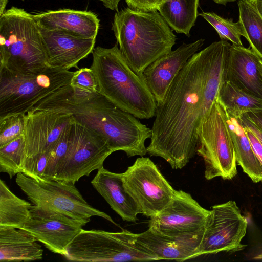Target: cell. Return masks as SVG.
Listing matches in <instances>:
<instances>
[{
    "label": "cell",
    "instance_id": "obj_1",
    "mask_svg": "<svg viewBox=\"0 0 262 262\" xmlns=\"http://www.w3.org/2000/svg\"><path fill=\"white\" fill-rule=\"evenodd\" d=\"M230 46L221 40L193 54L157 104L147 151L172 169H182L196 154L201 126L225 80Z\"/></svg>",
    "mask_w": 262,
    "mask_h": 262
},
{
    "label": "cell",
    "instance_id": "obj_2",
    "mask_svg": "<svg viewBox=\"0 0 262 262\" xmlns=\"http://www.w3.org/2000/svg\"><path fill=\"white\" fill-rule=\"evenodd\" d=\"M32 109L71 114L76 121L104 137L114 152L122 150L129 157L147 153L145 142L151 138V129L98 91L84 92L69 85L43 98Z\"/></svg>",
    "mask_w": 262,
    "mask_h": 262
},
{
    "label": "cell",
    "instance_id": "obj_3",
    "mask_svg": "<svg viewBox=\"0 0 262 262\" xmlns=\"http://www.w3.org/2000/svg\"><path fill=\"white\" fill-rule=\"evenodd\" d=\"M91 66L98 91L119 107L137 118L155 117L157 103L143 76L125 59L117 42L113 47L95 48Z\"/></svg>",
    "mask_w": 262,
    "mask_h": 262
},
{
    "label": "cell",
    "instance_id": "obj_4",
    "mask_svg": "<svg viewBox=\"0 0 262 262\" xmlns=\"http://www.w3.org/2000/svg\"><path fill=\"white\" fill-rule=\"evenodd\" d=\"M112 30L122 55L142 76L149 65L172 51L176 41L172 30L157 11L122 9L114 15Z\"/></svg>",
    "mask_w": 262,
    "mask_h": 262
},
{
    "label": "cell",
    "instance_id": "obj_5",
    "mask_svg": "<svg viewBox=\"0 0 262 262\" xmlns=\"http://www.w3.org/2000/svg\"><path fill=\"white\" fill-rule=\"evenodd\" d=\"M49 67L33 14L13 6L0 15V69L34 75Z\"/></svg>",
    "mask_w": 262,
    "mask_h": 262
},
{
    "label": "cell",
    "instance_id": "obj_6",
    "mask_svg": "<svg viewBox=\"0 0 262 262\" xmlns=\"http://www.w3.org/2000/svg\"><path fill=\"white\" fill-rule=\"evenodd\" d=\"M73 72L48 67L34 75L0 69V120L25 114L40 100L70 84Z\"/></svg>",
    "mask_w": 262,
    "mask_h": 262
},
{
    "label": "cell",
    "instance_id": "obj_7",
    "mask_svg": "<svg viewBox=\"0 0 262 262\" xmlns=\"http://www.w3.org/2000/svg\"><path fill=\"white\" fill-rule=\"evenodd\" d=\"M64 257L68 260L107 262L156 260L136 241V233L82 229L69 245Z\"/></svg>",
    "mask_w": 262,
    "mask_h": 262
},
{
    "label": "cell",
    "instance_id": "obj_8",
    "mask_svg": "<svg viewBox=\"0 0 262 262\" xmlns=\"http://www.w3.org/2000/svg\"><path fill=\"white\" fill-rule=\"evenodd\" d=\"M196 154L204 162L206 179L231 180L237 173V162L223 106L215 101L203 122Z\"/></svg>",
    "mask_w": 262,
    "mask_h": 262
},
{
    "label": "cell",
    "instance_id": "obj_9",
    "mask_svg": "<svg viewBox=\"0 0 262 262\" xmlns=\"http://www.w3.org/2000/svg\"><path fill=\"white\" fill-rule=\"evenodd\" d=\"M15 182L36 206L87 223L91 217L99 216L117 225L110 215L89 205L74 183L55 179L37 181L23 173L17 174Z\"/></svg>",
    "mask_w": 262,
    "mask_h": 262
},
{
    "label": "cell",
    "instance_id": "obj_10",
    "mask_svg": "<svg viewBox=\"0 0 262 262\" xmlns=\"http://www.w3.org/2000/svg\"><path fill=\"white\" fill-rule=\"evenodd\" d=\"M113 152L104 137L75 120L70 128L67 154L54 179L75 184L103 167L104 160Z\"/></svg>",
    "mask_w": 262,
    "mask_h": 262
},
{
    "label": "cell",
    "instance_id": "obj_11",
    "mask_svg": "<svg viewBox=\"0 0 262 262\" xmlns=\"http://www.w3.org/2000/svg\"><path fill=\"white\" fill-rule=\"evenodd\" d=\"M123 185L140 214L152 217L170 202L174 190L148 157L138 158L122 173Z\"/></svg>",
    "mask_w": 262,
    "mask_h": 262
},
{
    "label": "cell",
    "instance_id": "obj_12",
    "mask_svg": "<svg viewBox=\"0 0 262 262\" xmlns=\"http://www.w3.org/2000/svg\"><path fill=\"white\" fill-rule=\"evenodd\" d=\"M210 213L190 194L175 190L169 204L150 217L148 228L172 238L200 243Z\"/></svg>",
    "mask_w": 262,
    "mask_h": 262
},
{
    "label": "cell",
    "instance_id": "obj_13",
    "mask_svg": "<svg viewBox=\"0 0 262 262\" xmlns=\"http://www.w3.org/2000/svg\"><path fill=\"white\" fill-rule=\"evenodd\" d=\"M248 220L234 201L211 207L198 249V256L243 250Z\"/></svg>",
    "mask_w": 262,
    "mask_h": 262
},
{
    "label": "cell",
    "instance_id": "obj_14",
    "mask_svg": "<svg viewBox=\"0 0 262 262\" xmlns=\"http://www.w3.org/2000/svg\"><path fill=\"white\" fill-rule=\"evenodd\" d=\"M31 218L22 229L34 236L51 252L64 256L67 248L87 223L34 205Z\"/></svg>",
    "mask_w": 262,
    "mask_h": 262
},
{
    "label": "cell",
    "instance_id": "obj_15",
    "mask_svg": "<svg viewBox=\"0 0 262 262\" xmlns=\"http://www.w3.org/2000/svg\"><path fill=\"white\" fill-rule=\"evenodd\" d=\"M70 113L32 109L25 114L27 157L50 154L75 121Z\"/></svg>",
    "mask_w": 262,
    "mask_h": 262
},
{
    "label": "cell",
    "instance_id": "obj_16",
    "mask_svg": "<svg viewBox=\"0 0 262 262\" xmlns=\"http://www.w3.org/2000/svg\"><path fill=\"white\" fill-rule=\"evenodd\" d=\"M38 27L50 67L79 70V61L92 53L95 48L96 38L79 37L62 31Z\"/></svg>",
    "mask_w": 262,
    "mask_h": 262
},
{
    "label": "cell",
    "instance_id": "obj_17",
    "mask_svg": "<svg viewBox=\"0 0 262 262\" xmlns=\"http://www.w3.org/2000/svg\"><path fill=\"white\" fill-rule=\"evenodd\" d=\"M204 42L203 39L190 43L184 42L144 70L142 76L157 104L163 101L174 77L188 59L201 48Z\"/></svg>",
    "mask_w": 262,
    "mask_h": 262
},
{
    "label": "cell",
    "instance_id": "obj_18",
    "mask_svg": "<svg viewBox=\"0 0 262 262\" xmlns=\"http://www.w3.org/2000/svg\"><path fill=\"white\" fill-rule=\"evenodd\" d=\"M260 58L251 49L232 44L225 71L227 80L245 93L262 100V75L258 69Z\"/></svg>",
    "mask_w": 262,
    "mask_h": 262
},
{
    "label": "cell",
    "instance_id": "obj_19",
    "mask_svg": "<svg viewBox=\"0 0 262 262\" xmlns=\"http://www.w3.org/2000/svg\"><path fill=\"white\" fill-rule=\"evenodd\" d=\"M37 25L84 38H96L100 26L97 15L88 11L60 9L33 14Z\"/></svg>",
    "mask_w": 262,
    "mask_h": 262
},
{
    "label": "cell",
    "instance_id": "obj_20",
    "mask_svg": "<svg viewBox=\"0 0 262 262\" xmlns=\"http://www.w3.org/2000/svg\"><path fill=\"white\" fill-rule=\"evenodd\" d=\"M91 184L123 221L135 222L137 220L140 211L124 187L122 173L111 172L103 167L98 170Z\"/></svg>",
    "mask_w": 262,
    "mask_h": 262
},
{
    "label": "cell",
    "instance_id": "obj_21",
    "mask_svg": "<svg viewBox=\"0 0 262 262\" xmlns=\"http://www.w3.org/2000/svg\"><path fill=\"white\" fill-rule=\"evenodd\" d=\"M136 241L157 260L183 261L198 257L200 243L172 238L149 228L143 232L136 233Z\"/></svg>",
    "mask_w": 262,
    "mask_h": 262
},
{
    "label": "cell",
    "instance_id": "obj_22",
    "mask_svg": "<svg viewBox=\"0 0 262 262\" xmlns=\"http://www.w3.org/2000/svg\"><path fill=\"white\" fill-rule=\"evenodd\" d=\"M34 236L23 229L0 226V260L41 259L43 251Z\"/></svg>",
    "mask_w": 262,
    "mask_h": 262
},
{
    "label": "cell",
    "instance_id": "obj_23",
    "mask_svg": "<svg viewBox=\"0 0 262 262\" xmlns=\"http://www.w3.org/2000/svg\"><path fill=\"white\" fill-rule=\"evenodd\" d=\"M237 164L254 183L262 181V164L256 156L240 119L226 112Z\"/></svg>",
    "mask_w": 262,
    "mask_h": 262
},
{
    "label": "cell",
    "instance_id": "obj_24",
    "mask_svg": "<svg viewBox=\"0 0 262 262\" xmlns=\"http://www.w3.org/2000/svg\"><path fill=\"white\" fill-rule=\"evenodd\" d=\"M199 0H165L158 11L177 33L190 36L199 15Z\"/></svg>",
    "mask_w": 262,
    "mask_h": 262
},
{
    "label": "cell",
    "instance_id": "obj_25",
    "mask_svg": "<svg viewBox=\"0 0 262 262\" xmlns=\"http://www.w3.org/2000/svg\"><path fill=\"white\" fill-rule=\"evenodd\" d=\"M31 204L15 195L0 181V226L22 229L31 218Z\"/></svg>",
    "mask_w": 262,
    "mask_h": 262
},
{
    "label": "cell",
    "instance_id": "obj_26",
    "mask_svg": "<svg viewBox=\"0 0 262 262\" xmlns=\"http://www.w3.org/2000/svg\"><path fill=\"white\" fill-rule=\"evenodd\" d=\"M217 101L227 113L236 116L251 110L262 109V100L245 93L227 80L220 89Z\"/></svg>",
    "mask_w": 262,
    "mask_h": 262
},
{
    "label": "cell",
    "instance_id": "obj_27",
    "mask_svg": "<svg viewBox=\"0 0 262 262\" xmlns=\"http://www.w3.org/2000/svg\"><path fill=\"white\" fill-rule=\"evenodd\" d=\"M237 5L243 36L262 60V17L251 0H238Z\"/></svg>",
    "mask_w": 262,
    "mask_h": 262
},
{
    "label": "cell",
    "instance_id": "obj_28",
    "mask_svg": "<svg viewBox=\"0 0 262 262\" xmlns=\"http://www.w3.org/2000/svg\"><path fill=\"white\" fill-rule=\"evenodd\" d=\"M27 157L24 135L0 147V172L7 173L11 179L23 172Z\"/></svg>",
    "mask_w": 262,
    "mask_h": 262
},
{
    "label": "cell",
    "instance_id": "obj_29",
    "mask_svg": "<svg viewBox=\"0 0 262 262\" xmlns=\"http://www.w3.org/2000/svg\"><path fill=\"white\" fill-rule=\"evenodd\" d=\"M199 15L204 18L216 30L222 40H229L232 44L243 46L241 36L243 32L239 21L225 18L214 12H202Z\"/></svg>",
    "mask_w": 262,
    "mask_h": 262
},
{
    "label": "cell",
    "instance_id": "obj_30",
    "mask_svg": "<svg viewBox=\"0 0 262 262\" xmlns=\"http://www.w3.org/2000/svg\"><path fill=\"white\" fill-rule=\"evenodd\" d=\"M25 114L11 116L0 120V147L24 135Z\"/></svg>",
    "mask_w": 262,
    "mask_h": 262
},
{
    "label": "cell",
    "instance_id": "obj_31",
    "mask_svg": "<svg viewBox=\"0 0 262 262\" xmlns=\"http://www.w3.org/2000/svg\"><path fill=\"white\" fill-rule=\"evenodd\" d=\"M70 128L63 135L50 154L44 172L43 179H54L59 167L64 159L69 146Z\"/></svg>",
    "mask_w": 262,
    "mask_h": 262
},
{
    "label": "cell",
    "instance_id": "obj_32",
    "mask_svg": "<svg viewBox=\"0 0 262 262\" xmlns=\"http://www.w3.org/2000/svg\"><path fill=\"white\" fill-rule=\"evenodd\" d=\"M49 157L50 154L42 153L26 157L22 173L37 181L43 180Z\"/></svg>",
    "mask_w": 262,
    "mask_h": 262
},
{
    "label": "cell",
    "instance_id": "obj_33",
    "mask_svg": "<svg viewBox=\"0 0 262 262\" xmlns=\"http://www.w3.org/2000/svg\"><path fill=\"white\" fill-rule=\"evenodd\" d=\"M74 89L87 92L98 91L97 83L91 68L77 70L70 84Z\"/></svg>",
    "mask_w": 262,
    "mask_h": 262
},
{
    "label": "cell",
    "instance_id": "obj_34",
    "mask_svg": "<svg viewBox=\"0 0 262 262\" xmlns=\"http://www.w3.org/2000/svg\"><path fill=\"white\" fill-rule=\"evenodd\" d=\"M128 7L139 11L152 12L159 10L165 0H125Z\"/></svg>",
    "mask_w": 262,
    "mask_h": 262
},
{
    "label": "cell",
    "instance_id": "obj_35",
    "mask_svg": "<svg viewBox=\"0 0 262 262\" xmlns=\"http://www.w3.org/2000/svg\"><path fill=\"white\" fill-rule=\"evenodd\" d=\"M250 140L253 150L258 159L262 164V144L256 136L249 129L244 128Z\"/></svg>",
    "mask_w": 262,
    "mask_h": 262
},
{
    "label": "cell",
    "instance_id": "obj_36",
    "mask_svg": "<svg viewBox=\"0 0 262 262\" xmlns=\"http://www.w3.org/2000/svg\"><path fill=\"white\" fill-rule=\"evenodd\" d=\"M240 119L243 127L251 131L262 144V131L251 121L244 114L240 116Z\"/></svg>",
    "mask_w": 262,
    "mask_h": 262
},
{
    "label": "cell",
    "instance_id": "obj_37",
    "mask_svg": "<svg viewBox=\"0 0 262 262\" xmlns=\"http://www.w3.org/2000/svg\"><path fill=\"white\" fill-rule=\"evenodd\" d=\"M243 114L262 131V109L253 110Z\"/></svg>",
    "mask_w": 262,
    "mask_h": 262
},
{
    "label": "cell",
    "instance_id": "obj_38",
    "mask_svg": "<svg viewBox=\"0 0 262 262\" xmlns=\"http://www.w3.org/2000/svg\"><path fill=\"white\" fill-rule=\"evenodd\" d=\"M101 2L107 8L118 11V4L121 0H98Z\"/></svg>",
    "mask_w": 262,
    "mask_h": 262
},
{
    "label": "cell",
    "instance_id": "obj_39",
    "mask_svg": "<svg viewBox=\"0 0 262 262\" xmlns=\"http://www.w3.org/2000/svg\"><path fill=\"white\" fill-rule=\"evenodd\" d=\"M262 17V0H251Z\"/></svg>",
    "mask_w": 262,
    "mask_h": 262
},
{
    "label": "cell",
    "instance_id": "obj_40",
    "mask_svg": "<svg viewBox=\"0 0 262 262\" xmlns=\"http://www.w3.org/2000/svg\"><path fill=\"white\" fill-rule=\"evenodd\" d=\"M237 0H213L215 3L226 5L229 2H235Z\"/></svg>",
    "mask_w": 262,
    "mask_h": 262
},
{
    "label": "cell",
    "instance_id": "obj_41",
    "mask_svg": "<svg viewBox=\"0 0 262 262\" xmlns=\"http://www.w3.org/2000/svg\"><path fill=\"white\" fill-rule=\"evenodd\" d=\"M258 69L262 75V60H260L258 62Z\"/></svg>",
    "mask_w": 262,
    "mask_h": 262
},
{
    "label": "cell",
    "instance_id": "obj_42",
    "mask_svg": "<svg viewBox=\"0 0 262 262\" xmlns=\"http://www.w3.org/2000/svg\"><path fill=\"white\" fill-rule=\"evenodd\" d=\"M255 258H257V259H262V254L258 256L257 257H255Z\"/></svg>",
    "mask_w": 262,
    "mask_h": 262
},
{
    "label": "cell",
    "instance_id": "obj_43",
    "mask_svg": "<svg viewBox=\"0 0 262 262\" xmlns=\"http://www.w3.org/2000/svg\"><path fill=\"white\" fill-rule=\"evenodd\" d=\"M22 1H25V0H22Z\"/></svg>",
    "mask_w": 262,
    "mask_h": 262
},
{
    "label": "cell",
    "instance_id": "obj_44",
    "mask_svg": "<svg viewBox=\"0 0 262 262\" xmlns=\"http://www.w3.org/2000/svg\"><path fill=\"white\" fill-rule=\"evenodd\" d=\"M261 182H262V181H261Z\"/></svg>",
    "mask_w": 262,
    "mask_h": 262
}]
</instances>
